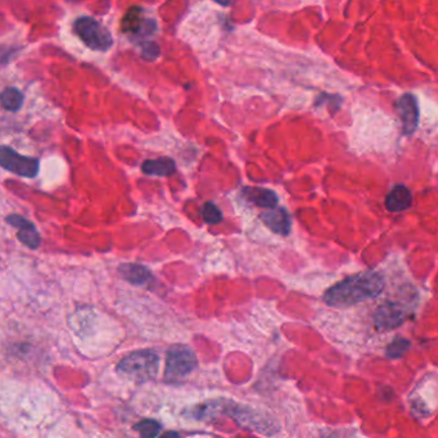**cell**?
Returning <instances> with one entry per match:
<instances>
[{"mask_svg": "<svg viewBox=\"0 0 438 438\" xmlns=\"http://www.w3.org/2000/svg\"><path fill=\"white\" fill-rule=\"evenodd\" d=\"M384 290V278L375 270H365L330 287L324 295L325 304L333 308H348L373 300Z\"/></svg>", "mask_w": 438, "mask_h": 438, "instance_id": "cell-1", "label": "cell"}, {"mask_svg": "<svg viewBox=\"0 0 438 438\" xmlns=\"http://www.w3.org/2000/svg\"><path fill=\"white\" fill-rule=\"evenodd\" d=\"M158 366L160 359L153 350H140L122 359L117 366V370L131 379L144 382L155 378Z\"/></svg>", "mask_w": 438, "mask_h": 438, "instance_id": "cell-2", "label": "cell"}, {"mask_svg": "<svg viewBox=\"0 0 438 438\" xmlns=\"http://www.w3.org/2000/svg\"><path fill=\"white\" fill-rule=\"evenodd\" d=\"M75 34L89 49L107 52L113 45V39L106 27L92 17L77 18L73 23Z\"/></svg>", "mask_w": 438, "mask_h": 438, "instance_id": "cell-3", "label": "cell"}, {"mask_svg": "<svg viewBox=\"0 0 438 438\" xmlns=\"http://www.w3.org/2000/svg\"><path fill=\"white\" fill-rule=\"evenodd\" d=\"M197 368V358L191 348L185 345H175L167 351L164 377L167 381L175 382L185 378Z\"/></svg>", "mask_w": 438, "mask_h": 438, "instance_id": "cell-4", "label": "cell"}, {"mask_svg": "<svg viewBox=\"0 0 438 438\" xmlns=\"http://www.w3.org/2000/svg\"><path fill=\"white\" fill-rule=\"evenodd\" d=\"M0 167L19 177L34 179L39 173L40 161L37 158L25 157L10 146H0Z\"/></svg>", "mask_w": 438, "mask_h": 438, "instance_id": "cell-5", "label": "cell"}, {"mask_svg": "<svg viewBox=\"0 0 438 438\" xmlns=\"http://www.w3.org/2000/svg\"><path fill=\"white\" fill-rule=\"evenodd\" d=\"M408 308L397 301H388L377 309L374 322L379 331H390L400 327L408 318Z\"/></svg>", "mask_w": 438, "mask_h": 438, "instance_id": "cell-6", "label": "cell"}, {"mask_svg": "<svg viewBox=\"0 0 438 438\" xmlns=\"http://www.w3.org/2000/svg\"><path fill=\"white\" fill-rule=\"evenodd\" d=\"M396 108L401 118L403 134L410 136L414 134L419 125V107L418 100L412 94H403L397 100Z\"/></svg>", "mask_w": 438, "mask_h": 438, "instance_id": "cell-7", "label": "cell"}, {"mask_svg": "<svg viewBox=\"0 0 438 438\" xmlns=\"http://www.w3.org/2000/svg\"><path fill=\"white\" fill-rule=\"evenodd\" d=\"M6 221L10 226L19 228L17 237H19V241L22 242L25 246H28L32 250H37V249L40 248L41 236H40V233L37 232L35 224L32 223L31 221H28L25 217L19 215H8Z\"/></svg>", "mask_w": 438, "mask_h": 438, "instance_id": "cell-8", "label": "cell"}, {"mask_svg": "<svg viewBox=\"0 0 438 438\" xmlns=\"http://www.w3.org/2000/svg\"><path fill=\"white\" fill-rule=\"evenodd\" d=\"M261 219L266 227L279 236H288L292 230V221L288 212L284 208L270 209L261 215Z\"/></svg>", "mask_w": 438, "mask_h": 438, "instance_id": "cell-9", "label": "cell"}, {"mask_svg": "<svg viewBox=\"0 0 438 438\" xmlns=\"http://www.w3.org/2000/svg\"><path fill=\"white\" fill-rule=\"evenodd\" d=\"M122 28L125 32L137 36H148L155 32V23L152 19L142 17V10L139 8L131 9L124 18Z\"/></svg>", "mask_w": 438, "mask_h": 438, "instance_id": "cell-10", "label": "cell"}, {"mask_svg": "<svg viewBox=\"0 0 438 438\" xmlns=\"http://www.w3.org/2000/svg\"><path fill=\"white\" fill-rule=\"evenodd\" d=\"M119 273L126 282L135 286H143L153 279L151 270L137 263L121 264L119 267Z\"/></svg>", "mask_w": 438, "mask_h": 438, "instance_id": "cell-11", "label": "cell"}, {"mask_svg": "<svg viewBox=\"0 0 438 438\" xmlns=\"http://www.w3.org/2000/svg\"><path fill=\"white\" fill-rule=\"evenodd\" d=\"M411 203H412V195H411L410 190L403 185L394 186L392 191L385 197V208L392 213L403 212L409 209Z\"/></svg>", "mask_w": 438, "mask_h": 438, "instance_id": "cell-12", "label": "cell"}, {"mask_svg": "<svg viewBox=\"0 0 438 438\" xmlns=\"http://www.w3.org/2000/svg\"><path fill=\"white\" fill-rule=\"evenodd\" d=\"M243 195L248 201L263 209H274L278 206V195L269 188H243Z\"/></svg>", "mask_w": 438, "mask_h": 438, "instance_id": "cell-13", "label": "cell"}, {"mask_svg": "<svg viewBox=\"0 0 438 438\" xmlns=\"http://www.w3.org/2000/svg\"><path fill=\"white\" fill-rule=\"evenodd\" d=\"M142 170L148 176L169 177L175 173L176 164L171 158L162 157L158 159H148L142 164Z\"/></svg>", "mask_w": 438, "mask_h": 438, "instance_id": "cell-14", "label": "cell"}, {"mask_svg": "<svg viewBox=\"0 0 438 438\" xmlns=\"http://www.w3.org/2000/svg\"><path fill=\"white\" fill-rule=\"evenodd\" d=\"M0 104L1 107L10 112H17L23 104V95L16 88H8L0 92Z\"/></svg>", "mask_w": 438, "mask_h": 438, "instance_id": "cell-15", "label": "cell"}, {"mask_svg": "<svg viewBox=\"0 0 438 438\" xmlns=\"http://www.w3.org/2000/svg\"><path fill=\"white\" fill-rule=\"evenodd\" d=\"M134 428L139 432L142 438H155L161 430V424L153 419H146L139 421Z\"/></svg>", "mask_w": 438, "mask_h": 438, "instance_id": "cell-16", "label": "cell"}, {"mask_svg": "<svg viewBox=\"0 0 438 438\" xmlns=\"http://www.w3.org/2000/svg\"><path fill=\"white\" fill-rule=\"evenodd\" d=\"M202 218L206 223L218 224L222 221V213L213 203H204L201 209Z\"/></svg>", "mask_w": 438, "mask_h": 438, "instance_id": "cell-17", "label": "cell"}, {"mask_svg": "<svg viewBox=\"0 0 438 438\" xmlns=\"http://www.w3.org/2000/svg\"><path fill=\"white\" fill-rule=\"evenodd\" d=\"M410 348V342L405 339H396L388 345L385 354L390 359L401 358L402 355Z\"/></svg>", "mask_w": 438, "mask_h": 438, "instance_id": "cell-18", "label": "cell"}, {"mask_svg": "<svg viewBox=\"0 0 438 438\" xmlns=\"http://www.w3.org/2000/svg\"><path fill=\"white\" fill-rule=\"evenodd\" d=\"M140 49H142V57L146 61H149V62H153L160 57V48L152 41L143 43V44L140 45Z\"/></svg>", "mask_w": 438, "mask_h": 438, "instance_id": "cell-19", "label": "cell"}, {"mask_svg": "<svg viewBox=\"0 0 438 438\" xmlns=\"http://www.w3.org/2000/svg\"><path fill=\"white\" fill-rule=\"evenodd\" d=\"M161 438H180V436L176 432H166Z\"/></svg>", "mask_w": 438, "mask_h": 438, "instance_id": "cell-20", "label": "cell"}, {"mask_svg": "<svg viewBox=\"0 0 438 438\" xmlns=\"http://www.w3.org/2000/svg\"><path fill=\"white\" fill-rule=\"evenodd\" d=\"M8 54H10V52L7 53L6 50H0V63L4 62V61H7V59H8Z\"/></svg>", "mask_w": 438, "mask_h": 438, "instance_id": "cell-21", "label": "cell"}, {"mask_svg": "<svg viewBox=\"0 0 438 438\" xmlns=\"http://www.w3.org/2000/svg\"><path fill=\"white\" fill-rule=\"evenodd\" d=\"M215 1H218L221 6H229L231 3V0H215Z\"/></svg>", "mask_w": 438, "mask_h": 438, "instance_id": "cell-22", "label": "cell"}]
</instances>
